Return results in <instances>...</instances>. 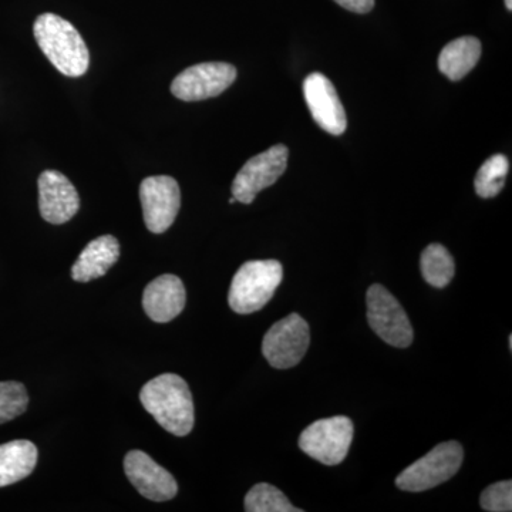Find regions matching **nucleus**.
Wrapping results in <instances>:
<instances>
[{
  "label": "nucleus",
  "mask_w": 512,
  "mask_h": 512,
  "mask_svg": "<svg viewBox=\"0 0 512 512\" xmlns=\"http://www.w3.org/2000/svg\"><path fill=\"white\" fill-rule=\"evenodd\" d=\"M510 163L503 154H495L481 165L476 175V192L481 198H494L504 188Z\"/></svg>",
  "instance_id": "nucleus-19"
},
{
  "label": "nucleus",
  "mask_w": 512,
  "mask_h": 512,
  "mask_svg": "<svg viewBox=\"0 0 512 512\" xmlns=\"http://www.w3.org/2000/svg\"><path fill=\"white\" fill-rule=\"evenodd\" d=\"M505 6H507L508 10L512 9V0H505Z\"/></svg>",
  "instance_id": "nucleus-24"
},
{
  "label": "nucleus",
  "mask_w": 512,
  "mask_h": 512,
  "mask_svg": "<svg viewBox=\"0 0 512 512\" xmlns=\"http://www.w3.org/2000/svg\"><path fill=\"white\" fill-rule=\"evenodd\" d=\"M420 266L424 281L434 288H446L456 272L453 256L440 244H431L424 249Z\"/></svg>",
  "instance_id": "nucleus-18"
},
{
  "label": "nucleus",
  "mask_w": 512,
  "mask_h": 512,
  "mask_svg": "<svg viewBox=\"0 0 512 512\" xmlns=\"http://www.w3.org/2000/svg\"><path fill=\"white\" fill-rule=\"evenodd\" d=\"M28 406V390L22 383L0 382V424L18 419Z\"/></svg>",
  "instance_id": "nucleus-21"
},
{
  "label": "nucleus",
  "mask_w": 512,
  "mask_h": 512,
  "mask_svg": "<svg viewBox=\"0 0 512 512\" xmlns=\"http://www.w3.org/2000/svg\"><path fill=\"white\" fill-rule=\"evenodd\" d=\"M185 303L187 292L178 276H158L144 289L143 308L153 322H171L184 311Z\"/></svg>",
  "instance_id": "nucleus-14"
},
{
  "label": "nucleus",
  "mask_w": 512,
  "mask_h": 512,
  "mask_svg": "<svg viewBox=\"0 0 512 512\" xmlns=\"http://www.w3.org/2000/svg\"><path fill=\"white\" fill-rule=\"evenodd\" d=\"M288 147L278 144L252 157L239 170L232 183V197L242 204H252L256 195L274 185L288 167Z\"/></svg>",
  "instance_id": "nucleus-8"
},
{
  "label": "nucleus",
  "mask_w": 512,
  "mask_h": 512,
  "mask_svg": "<svg viewBox=\"0 0 512 512\" xmlns=\"http://www.w3.org/2000/svg\"><path fill=\"white\" fill-rule=\"evenodd\" d=\"M144 409L168 433L184 437L194 427L195 412L187 382L174 373H164L144 384L140 392Z\"/></svg>",
  "instance_id": "nucleus-1"
},
{
  "label": "nucleus",
  "mask_w": 512,
  "mask_h": 512,
  "mask_svg": "<svg viewBox=\"0 0 512 512\" xmlns=\"http://www.w3.org/2000/svg\"><path fill=\"white\" fill-rule=\"evenodd\" d=\"M39 451L32 441L15 440L0 444V487L19 483L33 473Z\"/></svg>",
  "instance_id": "nucleus-16"
},
{
  "label": "nucleus",
  "mask_w": 512,
  "mask_h": 512,
  "mask_svg": "<svg viewBox=\"0 0 512 512\" xmlns=\"http://www.w3.org/2000/svg\"><path fill=\"white\" fill-rule=\"evenodd\" d=\"M303 96L313 120L326 133L340 136L348 127L345 109L332 82L322 73H312L303 82Z\"/></svg>",
  "instance_id": "nucleus-11"
},
{
  "label": "nucleus",
  "mask_w": 512,
  "mask_h": 512,
  "mask_svg": "<svg viewBox=\"0 0 512 512\" xmlns=\"http://www.w3.org/2000/svg\"><path fill=\"white\" fill-rule=\"evenodd\" d=\"M481 508L490 512H510L512 510V483L500 481L485 488L480 498Z\"/></svg>",
  "instance_id": "nucleus-22"
},
{
  "label": "nucleus",
  "mask_w": 512,
  "mask_h": 512,
  "mask_svg": "<svg viewBox=\"0 0 512 512\" xmlns=\"http://www.w3.org/2000/svg\"><path fill=\"white\" fill-rule=\"evenodd\" d=\"M33 33L49 62L64 76L80 77L89 70L90 55L86 42L79 30L66 19L55 13H43L36 19Z\"/></svg>",
  "instance_id": "nucleus-2"
},
{
  "label": "nucleus",
  "mask_w": 512,
  "mask_h": 512,
  "mask_svg": "<svg viewBox=\"0 0 512 512\" xmlns=\"http://www.w3.org/2000/svg\"><path fill=\"white\" fill-rule=\"evenodd\" d=\"M353 433L355 427L348 417L318 420L303 430L299 437V447L313 460L325 466H336L348 457Z\"/></svg>",
  "instance_id": "nucleus-5"
},
{
  "label": "nucleus",
  "mask_w": 512,
  "mask_h": 512,
  "mask_svg": "<svg viewBox=\"0 0 512 512\" xmlns=\"http://www.w3.org/2000/svg\"><path fill=\"white\" fill-rule=\"evenodd\" d=\"M120 258V244L113 235H103L89 242L72 266V278L76 282L99 279L116 265Z\"/></svg>",
  "instance_id": "nucleus-15"
},
{
  "label": "nucleus",
  "mask_w": 512,
  "mask_h": 512,
  "mask_svg": "<svg viewBox=\"0 0 512 512\" xmlns=\"http://www.w3.org/2000/svg\"><path fill=\"white\" fill-rule=\"evenodd\" d=\"M39 208L43 220L62 225L72 220L80 208V197L66 175L55 170L43 171L39 177Z\"/></svg>",
  "instance_id": "nucleus-13"
},
{
  "label": "nucleus",
  "mask_w": 512,
  "mask_h": 512,
  "mask_svg": "<svg viewBox=\"0 0 512 512\" xmlns=\"http://www.w3.org/2000/svg\"><path fill=\"white\" fill-rule=\"evenodd\" d=\"M309 343L311 330L308 322L298 313H291L266 332L262 353L275 369H289L301 362L308 352Z\"/></svg>",
  "instance_id": "nucleus-7"
},
{
  "label": "nucleus",
  "mask_w": 512,
  "mask_h": 512,
  "mask_svg": "<svg viewBox=\"0 0 512 512\" xmlns=\"http://www.w3.org/2000/svg\"><path fill=\"white\" fill-rule=\"evenodd\" d=\"M335 2L349 12L360 13V15L369 13L375 6V0H335Z\"/></svg>",
  "instance_id": "nucleus-23"
},
{
  "label": "nucleus",
  "mask_w": 512,
  "mask_h": 512,
  "mask_svg": "<svg viewBox=\"0 0 512 512\" xmlns=\"http://www.w3.org/2000/svg\"><path fill=\"white\" fill-rule=\"evenodd\" d=\"M284 276L281 262L275 259L245 262L229 288L228 303L239 315L261 311L274 298Z\"/></svg>",
  "instance_id": "nucleus-3"
},
{
  "label": "nucleus",
  "mask_w": 512,
  "mask_h": 512,
  "mask_svg": "<svg viewBox=\"0 0 512 512\" xmlns=\"http://www.w3.org/2000/svg\"><path fill=\"white\" fill-rule=\"evenodd\" d=\"M247 512H301L289 503L286 495L274 485L261 483L252 487L245 497Z\"/></svg>",
  "instance_id": "nucleus-20"
},
{
  "label": "nucleus",
  "mask_w": 512,
  "mask_h": 512,
  "mask_svg": "<svg viewBox=\"0 0 512 512\" xmlns=\"http://www.w3.org/2000/svg\"><path fill=\"white\" fill-rule=\"evenodd\" d=\"M481 57V43L477 37H458L441 50L439 70L451 82H458L476 67Z\"/></svg>",
  "instance_id": "nucleus-17"
},
{
  "label": "nucleus",
  "mask_w": 512,
  "mask_h": 512,
  "mask_svg": "<svg viewBox=\"0 0 512 512\" xmlns=\"http://www.w3.org/2000/svg\"><path fill=\"white\" fill-rule=\"evenodd\" d=\"M140 201L148 231L163 234L174 224L180 211V185L168 175L148 177L140 185Z\"/></svg>",
  "instance_id": "nucleus-10"
},
{
  "label": "nucleus",
  "mask_w": 512,
  "mask_h": 512,
  "mask_svg": "<svg viewBox=\"0 0 512 512\" xmlns=\"http://www.w3.org/2000/svg\"><path fill=\"white\" fill-rule=\"evenodd\" d=\"M237 200H235V197H232L231 200H229V204H235Z\"/></svg>",
  "instance_id": "nucleus-25"
},
{
  "label": "nucleus",
  "mask_w": 512,
  "mask_h": 512,
  "mask_svg": "<svg viewBox=\"0 0 512 512\" xmlns=\"http://www.w3.org/2000/svg\"><path fill=\"white\" fill-rule=\"evenodd\" d=\"M237 79V69L224 62L195 64L178 74L171 93L183 101H201L220 96Z\"/></svg>",
  "instance_id": "nucleus-9"
},
{
  "label": "nucleus",
  "mask_w": 512,
  "mask_h": 512,
  "mask_svg": "<svg viewBox=\"0 0 512 512\" xmlns=\"http://www.w3.org/2000/svg\"><path fill=\"white\" fill-rule=\"evenodd\" d=\"M463 458V447L457 441L439 444L402 471L396 478V485L400 490L410 493L431 490L456 476Z\"/></svg>",
  "instance_id": "nucleus-4"
},
{
  "label": "nucleus",
  "mask_w": 512,
  "mask_h": 512,
  "mask_svg": "<svg viewBox=\"0 0 512 512\" xmlns=\"http://www.w3.org/2000/svg\"><path fill=\"white\" fill-rule=\"evenodd\" d=\"M124 471L134 488L147 500L164 503L178 493L175 478L165 468L158 466L144 451L133 450L124 458Z\"/></svg>",
  "instance_id": "nucleus-12"
},
{
  "label": "nucleus",
  "mask_w": 512,
  "mask_h": 512,
  "mask_svg": "<svg viewBox=\"0 0 512 512\" xmlns=\"http://www.w3.org/2000/svg\"><path fill=\"white\" fill-rule=\"evenodd\" d=\"M367 320L377 336L394 348H407L413 342L409 316L392 293L382 285L370 286L366 296Z\"/></svg>",
  "instance_id": "nucleus-6"
}]
</instances>
